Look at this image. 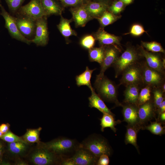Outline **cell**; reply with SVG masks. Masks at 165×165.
I'll return each instance as SVG.
<instances>
[{"instance_id":"obj_1","label":"cell","mask_w":165,"mask_h":165,"mask_svg":"<svg viewBox=\"0 0 165 165\" xmlns=\"http://www.w3.org/2000/svg\"><path fill=\"white\" fill-rule=\"evenodd\" d=\"M94 87L98 95L104 101L114 103L117 106H122L118 99L117 86L106 76L96 79Z\"/></svg>"},{"instance_id":"obj_2","label":"cell","mask_w":165,"mask_h":165,"mask_svg":"<svg viewBox=\"0 0 165 165\" xmlns=\"http://www.w3.org/2000/svg\"><path fill=\"white\" fill-rule=\"evenodd\" d=\"M79 146L87 149L98 158L103 154L110 156L112 152V149L107 140L98 135L90 136L80 143Z\"/></svg>"},{"instance_id":"obj_3","label":"cell","mask_w":165,"mask_h":165,"mask_svg":"<svg viewBox=\"0 0 165 165\" xmlns=\"http://www.w3.org/2000/svg\"><path fill=\"white\" fill-rule=\"evenodd\" d=\"M79 145L75 139L62 137L47 143L44 146L57 155L66 158L74 153Z\"/></svg>"},{"instance_id":"obj_4","label":"cell","mask_w":165,"mask_h":165,"mask_svg":"<svg viewBox=\"0 0 165 165\" xmlns=\"http://www.w3.org/2000/svg\"><path fill=\"white\" fill-rule=\"evenodd\" d=\"M140 56H142L134 48H127L112 65L115 70V77H118L129 66L139 62Z\"/></svg>"},{"instance_id":"obj_5","label":"cell","mask_w":165,"mask_h":165,"mask_svg":"<svg viewBox=\"0 0 165 165\" xmlns=\"http://www.w3.org/2000/svg\"><path fill=\"white\" fill-rule=\"evenodd\" d=\"M141 64L142 85L150 86L152 88L160 87L165 82V73L150 68L145 61Z\"/></svg>"},{"instance_id":"obj_6","label":"cell","mask_w":165,"mask_h":165,"mask_svg":"<svg viewBox=\"0 0 165 165\" xmlns=\"http://www.w3.org/2000/svg\"><path fill=\"white\" fill-rule=\"evenodd\" d=\"M121 75L119 85L126 86L132 84L142 85L141 62H138L129 66Z\"/></svg>"},{"instance_id":"obj_7","label":"cell","mask_w":165,"mask_h":165,"mask_svg":"<svg viewBox=\"0 0 165 165\" xmlns=\"http://www.w3.org/2000/svg\"><path fill=\"white\" fill-rule=\"evenodd\" d=\"M0 8L1 10L0 14L5 20V27L8 30L12 37L28 45L31 43V40L26 38L20 32L16 24L14 16L9 13L0 4Z\"/></svg>"},{"instance_id":"obj_8","label":"cell","mask_w":165,"mask_h":165,"mask_svg":"<svg viewBox=\"0 0 165 165\" xmlns=\"http://www.w3.org/2000/svg\"><path fill=\"white\" fill-rule=\"evenodd\" d=\"M15 15L16 22L20 33L26 38L32 39L35 35L36 20L17 14Z\"/></svg>"},{"instance_id":"obj_9","label":"cell","mask_w":165,"mask_h":165,"mask_svg":"<svg viewBox=\"0 0 165 165\" xmlns=\"http://www.w3.org/2000/svg\"><path fill=\"white\" fill-rule=\"evenodd\" d=\"M16 14L35 20L45 16L41 0H31L26 5L22 6Z\"/></svg>"},{"instance_id":"obj_10","label":"cell","mask_w":165,"mask_h":165,"mask_svg":"<svg viewBox=\"0 0 165 165\" xmlns=\"http://www.w3.org/2000/svg\"><path fill=\"white\" fill-rule=\"evenodd\" d=\"M49 38L46 17L44 16L36 20L35 36L31 41L37 46H44L48 44Z\"/></svg>"},{"instance_id":"obj_11","label":"cell","mask_w":165,"mask_h":165,"mask_svg":"<svg viewBox=\"0 0 165 165\" xmlns=\"http://www.w3.org/2000/svg\"><path fill=\"white\" fill-rule=\"evenodd\" d=\"M138 114L139 125L141 129L148 122L156 118V109L152 97L149 101L138 106Z\"/></svg>"},{"instance_id":"obj_12","label":"cell","mask_w":165,"mask_h":165,"mask_svg":"<svg viewBox=\"0 0 165 165\" xmlns=\"http://www.w3.org/2000/svg\"><path fill=\"white\" fill-rule=\"evenodd\" d=\"M119 50L116 45L105 46L104 57L101 66V70L96 78H100L104 75V73L109 67L112 66L119 57Z\"/></svg>"},{"instance_id":"obj_13","label":"cell","mask_w":165,"mask_h":165,"mask_svg":"<svg viewBox=\"0 0 165 165\" xmlns=\"http://www.w3.org/2000/svg\"><path fill=\"white\" fill-rule=\"evenodd\" d=\"M58 159V156L44 146L34 152L31 157V160L37 165H48L53 164Z\"/></svg>"},{"instance_id":"obj_14","label":"cell","mask_w":165,"mask_h":165,"mask_svg":"<svg viewBox=\"0 0 165 165\" xmlns=\"http://www.w3.org/2000/svg\"><path fill=\"white\" fill-rule=\"evenodd\" d=\"M139 53L145 59V62L150 68L161 73H165V63L164 58L159 55L149 52L141 46L139 48Z\"/></svg>"},{"instance_id":"obj_15","label":"cell","mask_w":165,"mask_h":165,"mask_svg":"<svg viewBox=\"0 0 165 165\" xmlns=\"http://www.w3.org/2000/svg\"><path fill=\"white\" fill-rule=\"evenodd\" d=\"M70 157L75 165H96L98 159L87 149L79 146Z\"/></svg>"},{"instance_id":"obj_16","label":"cell","mask_w":165,"mask_h":165,"mask_svg":"<svg viewBox=\"0 0 165 165\" xmlns=\"http://www.w3.org/2000/svg\"><path fill=\"white\" fill-rule=\"evenodd\" d=\"M70 11L76 27H84L87 23L92 20L85 6H78L71 8Z\"/></svg>"},{"instance_id":"obj_17","label":"cell","mask_w":165,"mask_h":165,"mask_svg":"<svg viewBox=\"0 0 165 165\" xmlns=\"http://www.w3.org/2000/svg\"><path fill=\"white\" fill-rule=\"evenodd\" d=\"M122 106L123 107V121L127 123L128 125L138 126L141 129L139 125L138 106L134 104L124 103L122 104Z\"/></svg>"},{"instance_id":"obj_18","label":"cell","mask_w":165,"mask_h":165,"mask_svg":"<svg viewBox=\"0 0 165 165\" xmlns=\"http://www.w3.org/2000/svg\"><path fill=\"white\" fill-rule=\"evenodd\" d=\"M94 35L101 46L120 45L118 37L107 32L102 28H99Z\"/></svg>"},{"instance_id":"obj_19","label":"cell","mask_w":165,"mask_h":165,"mask_svg":"<svg viewBox=\"0 0 165 165\" xmlns=\"http://www.w3.org/2000/svg\"><path fill=\"white\" fill-rule=\"evenodd\" d=\"M91 91V94L88 98L89 106L96 108L102 113L109 114L115 116V115L107 107L103 100L95 92L94 89L93 88Z\"/></svg>"},{"instance_id":"obj_20","label":"cell","mask_w":165,"mask_h":165,"mask_svg":"<svg viewBox=\"0 0 165 165\" xmlns=\"http://www.w3.org/2000/svg\"><path fill=\"white\" fill-rule=\"evenodd\" d=\"M140 85L136 84H132L126 86V88L124 94V103L138 105V96L141 89Z\"/></svg>"},{"instance_id":"obj_21","label":"cell","mask_w":165,"mask_h":165,"mask_svg":"<svg viewBox=\"0 0 165 165\" xmlns=\"http://www.w3.org/2000/svg\"><path fill=\"white\" fill-rule=\"evenodd\" d=\"M73 21L72 19H68L61 15L60 22L57 25L58 29L65 38L66 41H68L70 36L77 35V32L71 27L70 23Z\"/></svg>"},{"instance_id":"obj_22","label":"cell","mask_w":165,"mask_h":165,"mask_svg":"<svg viewBox=\"0 0 165 165\" xmlns=\"http://www.w3.org/2000/svg\"><path fill=\"white\" fill-rule=\"evenodd\" d=\"M41 1L45 16L51 15H61L63 9L55 0H41Z\"/></svg>"},{"instance_id":"obj_23","label":"cell","mask_w":165,"mask_h":165,"mask_svg":"<svg viewBox=\"0 0 165 165\" xmlns=\"http://www.w3.org/2000/svg\"><path fill=\"white\" fill-rule=\"evenodd\" d=\"M85 6L93 19L100 17L107 9V6L105 4L99 2H90Z\"/></svg>"},{"instance_id":"obj_24","label":"cell","mask_w":165,"mask_h":165,"mask_svg":"<svg viewBox=\"0 0 165 165\" xmlns=\"http://www.w3.org/2000/svg\"><path fill=\"white\" fill-rule=\"evenodd\" d=\"M125 135V142L126 145L130 144L133 145L139 152L138 146L137 143V134L141 128L137 126L127 125Z\"/></svg>"},{"instance_id":"obj_25","label":"cell","mask_w":165,"mask_h":165,"mask_svg":"<svg viewBox=\"0 0 165 165\" xmlns=\"http://www.w3.org/2000/svg\"><path fill=\"white\" fill-rule=\"evenodd\" d=\"M96 69H90L87 66L84 72L76 76L75 80L77 86L79 87L86 86L90 90L92 89L93 88L92 86L90 80L93 72Z\"/></svg>"},{"instance_id":"obj_26","label":"cell","mask_w":165,"mask_h":165,"mask_svg":"<svg viewBox=\"0 0 165 165\" xmlns=\"http://www.w3.org/2000/svg\"><path fill=\"white\" fill-rule=\"evenodd\" d=\"M103 114V115L102 118L100 119L101 131L103 132L105 128L109 127L114 132H116L117 129L116 128L115 126L117 124L120 123L121 121L119 120L115 121L114 116L111 114L106 113Z\"/></svg>"},{"instance_id":"obj_27","label":"cell","mask_w":165,"mask_h":165,"mask_svg":"<svg viewBox=\"0 0 165 165\" xmlns=\"http://www.w3.org/2000/svg\"><path fill=\"white\" fill-rule=\"evenodd\" d=\"M105 46L93 47L88 50V57L91 62H96L100 65L102 63L105 54Z\"/></svg>"},{"instance_id":"obj_28","label":"cell","mask_w":165,"mask_h":165,"mask_svg":"<svg viewBox=\"0 0 165 165\" xmlns=\"http://www.w3.org/2000/svg\"><path fill=\"white\" fill-rule=\"evenodd\" d=\"M27 143L22 142H14L9 143L8 149L9 151L13 154H21L26 150Z\"/></svg>"},{"instance_id":"obj_29","label":"cell","mask_w":165,"mask_h":165,"mask_svg":"<svg viewBox=\"0 0 165 165\" xmlns=\"http://www.w3.org/2000/svg\"><path fill=\"white\" fill-rule=\"evenodd\" d=\"M152 88L149 86H145L141 89L138 102V105H142L150 100L152 98Z\"/></svg>"},{"instance_id":"obj_30","label":"cell","mask_w":165,"mask_h":165,"mask_svg":"<svg viewBox=\"0 0 165 165\" xmlns=\"http://www.w3.org/2000/svg\"><path fill=\"white\" fill-rule=\"evenodd\" d=\"M119 17L111 12L105 11L99 17L97 18L100 25L102 27L107 26L116 21Z\"/></svg>"},{"instance_id":"obj_31","label":"cell","mask_w":165,"mask_h":165,"mask_svg":"<svg viewBox=\"0 0 165 165\" xmlns=\"http://www.w3.org/2000/svg\"><path fill=\"white\" fill-rule=\"evenodd\" d=\"M41 130V127L28 130L23 137V140L27 142L33 143L38 142Z\"/></svg>"},{"instance_id":"obj_32","label":"cell","mask_w":165,"mask_h":165,"mask_svg":"<svg viewBox=\"0 0 165 165\" xmlns=\"http://www.w3.org/2000/svg\"><path fill=\"white\" fill-rule=\"evenodd\" d=\"M162 124L156 120L155 122H151L149 125L145 126L142 129L148 130L155 135H161L165 132L164 127L162 126Z\"/></svg>"},{"instance_id":"obj_33","label":"cell","mask_w":165,"mask_h":165,"mask_svg":"<svg viewBox=\"0 0 165 165\" xmlns=\"http://www.w3.org/2000/svg\"><path fill=\"white\" fill-rule=\"evenodd\" d=\"M96 40L94 35H87L82 38L79 43L82 48L88 50L94 47Z\"/></svg>"},{"instance_id":"obj_34","label":"cell","mask_w":165,"mask_h":165,"mask_svg":"<svg viewBox=\"0 0 165 165\" xmlns=\"http://www.w3.org/2000/svg\"><path fill=\"white\" fill-rule=\"evenodd\" d=\"M142 46L145 48L147 51L152 52L165 53V50L161 45L156 42H141Z\"/></svg>"},{"instance_id":"obj_35","label":"cell","mask_w":165,"mask_h":165,"mask_svg":"<svg viewBox=\"0 0 165 165\" xmlns=\"http://www.w3.org/2000/svg\"><path fill=\"white\" fill-rule=\"evenodd\" d=\"M164 92L160 87L152 88V94L153 103L156 109L160 104L165 99Z\"/></svg>"},{"instance_id":"obj_36","label":"cell","mask_w":165,"mask_h":165,"mask_svg":"<svg viewBox=\"0 0 165 165\" xmlns=\"http://www.w3.org/2000/svg\"><path fill=\"white\" fill-rule=\"evenodd\" d=\"M25 0H5L10 12L16 14Z\"/></svg>"},{"instance_id":"obj_37","label":"cell","mask_w":165,"mask_h":165,"mask_svg":"<svg viewBox=\"0 0 165 165\" xmlns=\"http://www.w3.org/2000/svg\"><path fill=\"white\" fill-rule=\"evenodd\" d=\"M0 139L8 143L14 142H22L27 143L23 139L9 131L5 134H3L0 138Z\"/></svg>"},{"instance_id":"obj_38","label":"cell","mask_w":165,"mask_h":165,"mask_svg":"<svg viewBox=\"0 0 165 165\" xmlns=\"http://www.w3.org/2000/svg\"><path fill=\"white\" fill-rule=\"evenodd\" d=\"M145 32L146 31L141 25L139 24H135L132 26L130 32L125 35L130 34L134 36H138Z\"/></svg>"},{"instance_id":"obj_39","label":"cell","mask_w":165,"mask_h":165,"mask_svg":"<svg viewBox=\"0 0 165 165\" xmlns=\"http://www.w3.org/2000/svg\"><path fill=\"white\" fill-rule=\"evenodd\" d=\"M124 3L121 1L114 2L109 8L110 12L113 14H117L120 13L123 8Z\"/></svg>"},{"instance_id":"obj_40","label":"cell","mask_w":165,"mask_h":165,"mask_svg":"<svg viewBox=\"0 0 165 165\" xmlns=\"http://www.w3.org/2000/svg\"><path fill=\"white\" fill-rule=\"evenodd\" d=\"M64 5L70 6H77L80 5L82 0H59Z\"/></svg>"},{"instance_id":"obj_41","label":"cell","mask_w":165,"mask_h":165,"mask_svg":"<svg viewBox=\"0 0 165 165\" xmlns=\"http://www.w3.org/2000/svg\"><path fill=\"white\" fill-rule=\"evenodd\" d=\"M108 156L105 154H102L99 157L96 165H108L109 164V159Z\"/></svg>"},{"instance_id":"obj_42","label":"cell","mask_w":165,"mask_h":165,"mask_svg":"<svg viewBox=\"0 0 165 165\" xmlns=\"http://www.w3.org/2000/svg\"><path fill=\"white\" fill-rule=\"evenodd\" d=\"M165 112V100L163 101L158 106L156 110V113L158 115Z\"/></svg>"},{"instance_id":"obj_43","label":"cell","mask_w":165,"mask_h":165,"mask_svg":"<svg viewBox=\"0 0 165 165\" xmlns=\"http://www.w3.org/2000/svg\"><path fill=\"white\" fill-rule=\"evenodd\" d=\"M9 125L8 123H3L0 125V130L3 134L7 133L9 130Z\"/></svg>"},{"instance_id":"obj_44","label":"cell","mask_w":165,"mask_h":165,"mask_svg":"<svg viewBox=\"0 0 165 165\" xmlns=\"http://www.w3.org/2000/svg\"><path fill=\"white\" fill-rule=\"evenodd\" d=\"M4 151V146L3 143L0 140V164L2 162L3 156Z\"/></svg>"},{"instance_id":"obj_45","label":"cell","mask_w":165,"mask_h":165,"mask_svg":"<svg viewBox=\"0 0 165 165\" xmlns=\"http://www.w3.org/2000/svg\"><path fill=\"white\" fill-rule=\"evenodd\" d=\"M156 119V120L161 123L162 124H164L165 122V112L158 115L157 118Z\"/></svg>"},{"instance_id":"obj_46","label":"cell","mask_w":165,"mask_h":165,"mask_svg":"<svg viewBox=\"0 0 165 165\" xmlns=\"http://www.w3.org/2000/svg\"><path fill=\"white\" fill-rule=\"evenodd\" d=\"M123 3L126 5H128L131 3L133 1V0H120Z\"/></svg>"},{"instance_id":"obj_47","label":"cell","mask_w":165,"mask_h":165,"mask_svg":"<svg viewBox=\"0 0 165 165\" xmlns=\"http://www.w3.org/2000/svg\"><path fill=\"white\" fill-rule=\"evenodd\" d=\"M3 134L1 132L0 130V138L2 136Z\"/></svg>"},{"instance_id":"obj_48","label":"cell","mask_w":165,"mask_h":165,"mask_svg":"<svg viewBox=\"0 0 165 165\" xmlns=\"http://www.w3.org/2000/svg\"></svg>"},{"instance_id":"obj_49","label":"cell","mask_w":165,"mask_h":165,"mask_svg":"<svg viewBox=\"0 0 165 165\" xmlns=\"http://www.w3.org/2000/svg\"><path fill=\"white\" fill-rule=\"evenodd\" d=\"M0 1H1V0H0Z\"/></svg>"}]
</instances>
